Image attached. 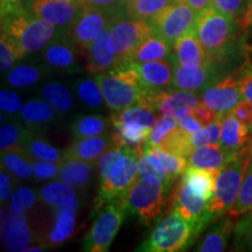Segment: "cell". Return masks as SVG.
I'll return each mask as SVG.
<instances>
[{
  "label": "cell",
  "mask_w": 252,
  "mask_h": 252,
  "mask_svg": "<svg viewBox=\"0 0 252 252\" xmlns=\"http://www.w3.org/2000/svg\"><path fill=\"white\" fill-rule=\"evenodd\" d=\"M99 189L94 200V212L108 202L122 200L139 178L138 156L126 147H111L97 160Z\"/></svg>",
  "instance_id": "6da1fadb"
},
{
  "label": "cell",
  "mask_w": 252,
  "mask_h": 252,
  "mask_svg": "<svg viewBox=\"0 0 252 252\" xmlns=\"http://www.w3.org/2000/svg\"><path fill=\"white\" fill-rule=\"evenodd\" d=\"M1 32L13 40L23 56L45 49L60 36L59 27L25 8L1 17Z\"/></svg>",
  "instance_id": "7a4b0ae2"
},
{
  "label": "cell",
  "mask_w": 252,
  "mask_h": 252,
  "mask_svg": "<svg viewBox=\"0 0 252 252\" xmlns=\"http://www.w3.org/2000/svg\"><path fill=\"white\" fill-rule=\"evenodd\" d=\"M94 77L102 87L105 105L112 112L122 111L140 103L150 94V91L145 89L139 74L130 62Z\"/></svg>",
  "instance_id": "3957f363"
},
{
  "label": "cell",
  "mask_w": 252,
  "mask_h": 252,
  "mask_svg": "<svg viewBox=\"0 0 252 252\" xmlns=\"http://www.w3.org/2000/svg\"><path fill=\"white\" fill-rule=\"evenodd\" d=\"M252 156V141L236 154L231 161L220 169L216 179L215 194L209 201V212L214 219L229 213L237 200L249 161Z\"/></svg>",
  "instance_id": "277c9868"
},
{
  "label": "cell",
  "mask_w": 252,
  "mask_h": 252,
  "mask_svg": "<svg viewBox=\"0 0 252 252\" xmlns=\"http://www.w3.org/2000/svg\"><path fill=\"white\" fill-rule=\"evenodd\" d=\"M200 234L194 223L184 219L176 210L163 217L138 251L176 252L185 250Z\"/></svg>",
  "instance_id": "5b68a950"
},
{
  "label": "cell",
  "mask_w": 252,
  "mask_h": 252,
  "mask_svg": "<svg viewBox=\"0 0 252 252\" xmlns=\"http://www.w3.org/2000/svg\"><path fill=\"white\" fill-rule=\"evenodd\" d=\"M194 32L212 62L224 54L236 33V19L213 6L198 13Z\"/></svg>",
  "instance_id": "8992f818"
},
{
  "label": "cell",
  "mask_w": 252,
  "mask_h": 252,
  "mask_svg": "<svg viewBox=\"0 0 252 252\" xmlns=\"http://www.w3.org/2000/svg\"><path fill=\"white\" fill-rule=\"evenodd\" d=\"M169 189L171 187L152 184L139 176L122 198V202L127 212L137 215L145 224H150L162 213Z\"/></svg>",
  "instance_id": "52a82bcc"
},
{
  "label": "cell",
  "mask_w": 252,
  "mask_h": 252,
  "mask_svg": "<svg viewBox=\"0 0 252 252\" xmlns=\"http://www.w3.org/2000/svg\"><path fill=\"white\" fill-rule=\"evenodd\" d=\"M99 210L96 220L86 237H84L83 250L89 252H105L110 250L119 229L125 220L127 210L122 200L108 202Z\"/></svg>",
  "instance_id": "ba28073f"
},
{
  "label": "cell",
  "mask_w": 252,
  "mask_h": 252,
  "mask_svg": "<svg viewBox=\"0 0 252 252\" xmlns=\"http://www.w3.org/2000/svg\"><path fill=\"white\" fill-rule=\"evenodd\" d=\"M154 33L149 21L121 15L110 28V43L119 61L126 64L135 49Z\"/></svg>",
  "instance_id": "9c48e42d"
},
{
  "label": "cell",
  "mask_w": 252,
  "mask_h": 252,
  "mask_svg": "<svg viewBox=\"0 0 252 252\" xmlns=\"http://www.w3.org/2000/svg\"><path fill=\"white\" fill-rule=\"evenodd\" d=\"M119 11H109L99 8H84L71 25L65 28L64 34L69 40L84 50L98 37L104 31L112 26L121 17Z\"/></svg>",
  "instance_id": "30bf717a"
},
{
  "label": "cell",
  "mask_w": 252,
  "mask_h": 252,
  "mask_svg": "<svg viewBox=\"0 0 252 252\" xmlns=\"http://www.w3.org/2000/svg\"><path fill=\"white\" fill-rule=\"evenodd\" d=\"M197 15L198 13L188 5L174 1L149 20V23L157 34L174 46L180 37L194 31Z\"/></svg>",
  "instance_id": "8fae6325"
},
{
  "label": "cell",
  "mask_w": 252,
  "mask_h": 252,
  "mask_svg": "<svg viewBox=\"0 0 252 252\" xmlns=\"http://www.w3.org/2000/svg\"><path fill=\"white\" fill-rule=\"evenodd\" d=\"M167 202L169 203L167 213L176 210L184 219L194 223L200 231L210 220H214L209 212V201L194 193L193 189L182 178L175 185L171 195L167 198Z\"/></svg>",
  "instance_id": "7c38bea8"
},
{
  "label": "cell",
  "mask_w": 252,
  "mask_h": 252,
  "mask_svg": "<svg viewBox=\"0 0 252 252\" xmlns=\"http://www.w3.org/2000/svg\"><path fill=\"white\" fill-rule=\"evenodd\" d=\"M84 7L78 0H31L27 11L59 28H67Z\"/></svg>",
  "instance_id": "4fadbf2b"
},
{
  "label": "cell",
  "mask_w": 252,
  "mask_h": 252,
  "mask_svg": "<svg viewBox=\"0 0 252 252\" xmlns=\"http://www.w3.org/2000/svg\"><path fill=\"white\" fill-rule=\"evenodd\" d=\"M36 239L25 213L15 212L11 207L1 212V241L6 250L24 251Z\"/></svg>",
  "instance_id": "5bb4252c"
},
{
  "label": "cell",
  "mask_w": 252,
  "mask_h": 252,
  "mask_svg": "<svg viewBox=\"0 0 252 252\" xmlns=\"http://www.w3.org/2000/svg\"><path fill=\"white\" fill-rule=\"evenodd\" d=\"M242 99L244 98L238 80L234 76L215 82L201 94V102L222 116L231 111Z\"/></svg>",
  "instance_id": "9a60e30c"
},
{
  "label": "cell",
  "mask_w": 252,
  "mask_h": 252,
  "mask_svg": "<svg viewBox=\"0 0 252 252\" xmlns=\"http://www.w3.org/2000/svg\"><path fill=\"white\" fill-rule=\"evenodd\" d=\"M131 63V62H130ZM174 55L169 59L145 63H131L139 74L145 89L152 94L161 93L173 88V76L176 67Z\"/></svg>",
  "instance_id": "2e32d148"
},
{
  "label": "cell",
  "mask_w": 252,
  "mask_h": 252,
  "mask_svg": "<svg viewBox=\"0 0 252 252\" xmlns=\"http://www.w3.org/2000/svg\"><path fill=\"white\" fill-rule=\"evenodd\" d=\"M110 28L111 27L104 31L87 49H84L87 70L90 74L98 75L124 65L116 56L110 43Z\"/></svg>",
  "instance_id": "e0dca14e"
},
{
  "label": "cell",
  "mask_w": 252,
  "mask_h": 252,
  "mask_svg": "<svg viewBox=\"0 0 252 252\" xmlns=\"http://www.w3.org/2000/svg\"><path fill=\"white\" fill-rule=\"evenodd\" d=\"M77 47L63 34L53 40L43 49L42 60L52 70L61 72H76L80 69L76 55Z\"/></svg>",
  "instance_id": "ac0fdd59"
},
{
  "label": "cell",
  "mask_w": 252,
  "mask_h": 252,
  "mask_svg": "<svg viewBox=\"0 0 252 252\" xmlns=\"http://www.w3.org/2000/svg\"><path fill=\"white\" fill-rule=\"evenodd\" d=\"M153 103L161 115L172 116L175 118L190 115L201 104L196 93L185 90L158 93L154 94Z\"/></svg>",
  "instance_id": "d6986e66"
},
{
  "label": "cell",
  "mask_w": 252,
  "mask_h": 252,
  "mask_svg": "<svg viewBox=\"0 0 252 252\" xmlns=\"http://www.w3.org/2000/svg\"><path fill=\"white\" fill-rule=\"evenodd\" d=\"M216 78V68H214L213 63H206L194 68L184 67L176 63L173 76V88L175 90L198 93L206 90L208 87L217 82Z\"/></svg>",
  "instance_id": "ffe728a7"
},
{
  "label": "cell",
  "mask_w": 252,
  "mask_h": 252,
  "mask_svg": "<svg viewBox=\"0 0 252 252\" xmlns=\"http://www.w3.org/2000/svg\"><path fill=\"white\" fill-rule=\"evenodd\" d=\"M220 144H209L193 147L187 157L188 166L203 169H220L236 157Z\"/></svg>",
  "instance_id": "44dd1931"
},
{
  "label": "cell",
  "mask_w": 252,
  "mask_h": 252,
  "mask_svg": "<svg viewBox=\"0 0 252 252\" xmlns=\"http://www.w3.org/2000/svg\"><path fill=\"white\" fill-rule=\"evenodd\" d=\"M173 53L178 64L184 67L194 68L213 63L208 58L207 53L204 52L202 45L198 41L194 31L180 37L173 46Z\"/></svg>",
  "instance_id": "7402d4cb"
},
{
  "label": "cell",
  "mask_w": 252,
  "mask_h": 252,
  "mask_svg": "<svg viewBox=\"0 0 252 252\" xmlns=\"http://www.w3.org/2000/svg\"><path fill=\"white\" fill-rule=\"evenodd\" d=\"M111 147H115L111 137L108 138L104 135H96V137L77 138L64 151V157L94 162L106 150L111 149Z\"/></svg>",
  "instance_id": "603a6c76"
},
{
  "label": "cell",
  "mask_w": 252,
  "mask_h": 252,
  "mask_svg": "<svg viewBox=\"0 0 252 252\" xmlns=\"http://www.w3.org/2000/svg\"><path fill=\"white\" fill-rule=\"evenodd\" d=\"M251 140L250 127L243 124L230 111L222 118L220 145L229 152L238 153Z\"/></svg>",
  "instance_id": "cb8c5ba5"
},
{
  "label": "cell",
  "mask_w": 252,
  "mask_h": 252,
  "mask_svg": "<svg viewBox=\"0 0 252 252\" xmlns=\"http://www.w3.org/2000/svg\"><path fill=\"white\" fill-rule=\"evenodd\" d=\"M77 210L78 202L54 210V224L47 237V242L50 247L64 243L71 237L76 228Z\"/></svg>",
  "instance_id": "d4e9b609"
},
{
  "label": "cell",
  "mask_w": 252,
  "mask_h": 252,
  "mask_svg": "<svg viewBox=\"0 0 252 252\" xmlns=\"http://www.w3.org/2000/svg\"><path fill=\"white\" fill-rule=\"evenodd\" d=\"M156 106L150 100H143V102L134 104V105L126 108L122 111L112 112L111 122L115 124H132L143 126L146 128H152L154 123L157 122Z\"/></svg>",
  "instance_id": "484cf974"
},
{
  "label": "cell",
  "mask_w": 252,
  "mask_h": 252,
  "mask_svg": "<svg viewBox=\"0 0 252 252\" xmlns=\"http://www.w3.org/2000/svg\"><path fill=\"white\" fill-rule=\"evenodd\" d=\"M20 115L27 128H30L32 132H36L52 124L59 113L47 100L42 98L32 99L25 104Z\"/></svg>",
  "instance_id": "4316f807"
},
{
  "label": "cell",
  "mask_w": 252,
  "mask_h": 252,
  "mask_svg": "<svg viewBox=\"0 0 252 252\" xmlns=\"http://www.w3.org/2000/svg\"><path fill=\"white\" fill-rule=\"evenodd\" d=\"M60 165L59 180L67 182L76 189H84L89 186L94 174V162L75 158H64Z\"/></svg>",
  "instance_id": "83f0119b"
},
{
  "label": "cell",
  "mask_w": 252,
  "mask_h": 252,
  "mask_svg": "<svg viewBox=\"0 0 252 252\" xmlns=\"http://www.w3.org/2000/svg\"><path fill=\"white\" fill-rule=\"evenodd\" d=\"M39 200L52 210L78 202L76 188L64 181L49 182L40 188Z\"/></svg>",
  "instance_id": "f1b7e54d"
},
{
  "label": "cell",
  "mask_w": 252,
  "mask_h": 252,
  "mask_svg": "<svg viewBox=\"0 0 252 252\" xmlns=\"http://www.w3.org/2000/svg\"><path fill=\"white\" fill-rule=\"evenodd\" d=\"M172 49L173 46L168 41L160 36L159 34L154 33L135 49L128 62L145 63L169 59L174 55V53H172Z\"/></svg>",
  "instance_id": "f546056e"
},
{
  "label": "cell",
  "mask_w": 252,
  "mask_h": 252,
  "mask_svg": "<svg viewBox=\"0 0 252 252\" xmlns=\"http://www.w3.org/2000/svg\"><path fill=\"white\" fill-rule=\"evenodd\" d=\"M219 173V169H203L188 166L181 178L193 189L194 193L210 201L215 194L216 179Z\"/></svg>",
  "instance_id": "4dcf8cb0"
},
{
  "label": "cell",
  "mask_w": 252,
  "mask_h": 252,
  "mask_svg": "<svg viewBox=\"0 0 252 252\" xmlns=\"http://www.w3.org/2000/svg\"><path fill=\"white\" fill-rule=\"evenodd\" d=\"M138 156V167H139V176L145 180L157 185H165L172 187V180L169 179L165 166L156 156L146 150V146L134 151Z\"/></svg>",
  "instance_id": "1f68e13d"
},
{
  "label": "cell",
  "mask_w": 252,
  "mask_h": 252,
  "mask_svg": "<svg viewBox=\"0 0 252 252\" xmlns=\"http://www.w3.org/2000/svg\"><path fill=\"white\" fill-rule=\"evenodd\" d=\"M23 151L33 160H43V161H53L61 163L64 160V152L56 149L45 138L30 132L25 140Z\"/></svg>",
  "instance_id": "d6a6232c"
},
{
  "label": "cell",
  "mask_w": 252,
  "mask_h": 252,
  "mask_svg": "<svg viewBox=\"0 0 252 252\" xmlns=\"http://www.w3.org/2000/svg\"><path fill=\"white\" fill-rule=\"evenodd\" d=\"M41 97L56 110L59 115H67L75 108L74 94L68 87L59 82H50L40 90Z\"/></svg>",
  "instance_id": "836d02e7"
},
{
  "label": "cell",
  "mask_w": 252,
  "mask_h": 252,
  "mask_svg": "<svg viewBox=\"0 0 252 252\" xmlns=\"http://www.w3.org/2000/svg\"><path fill=\"white\" fill-rule=\"evenodd\" d=\"M174 1L175 0H133L130 4L123 6L121 13L122 17L149 21Z\"/></svg>",
  "instance_id": "e575fe53"
},
{
  "label": "cell",
  "mask_w": 252,
  "mask_h": 252,
  "mask_svg": "<svg viewBox=\"0 0 252 252\" xmlns=\"http://www.w3.org/2000/svg\"><path fill=\"white\" fill-rule=\"evenodd\" d=\"M234 226V219L229 217L228 220H223L220 222L212 231L208 234L201 244L198 245L196 251L201 252H222L225 250Z\"/></svg>",
  "instance_id": "d590c367"
},
{
  "label": "cell",
  "mask_w": 252,
  "mask_h": 252,
  "mask_svg": "<svg viewBox=\"0 0 252 252\" xmlns=\"http://www.w3.org/2000/svg\"><path fill=\"white\" fill-rule=\"evenodd\" d=\"M1 167L20 180H28L33 175V159L24 151L1 152Z\"/></svg>",
  "instance_id": "8d00e7d4"
},
{
  "label": "cell",
  "mask_w": 252,
  "mask_h": 252,
  "mask_svg": "<svg viewBox=\"0 0 252 252\" xmlns=\"http://www.w3.org/2000/svg\"><path fill=\"white\" fill-rule=\"evenodd\" d=\"M109 127V121L100 115H82L71 123V132L75 138L103 135Z\"/></svg>",
  "instance_id": "74e56055"
},
{
  "label": "cell",
  "mask_w": 252,
  "mask_h": 252,
  "mask_svg": "<svg viewBox=\"0 0 252 252\" xmlns=\"http://www.w3.org/2000/svg\"><path fill=\"white\" fill-rule=\"evenodd\" d=\"M180 128L178 118L162 115L154 123L147 146L162 147L163 149L167 144L171 143L173 138L180 131Z\"/></svg>",
  "instance_id": "f35d334b"
},
{
  "label": "cell",
  "mask_w": 252,
  "mask_h": 252,
  "mask_svg": "<svg viewBox=\"0 0 252 252\" xmlns=\"http://www.w3.org/2000/svg\"><path fill=\"white\" fill-rule=\"evenodd\" d=\"M74 91L77 98L89 108H102L105 104L102 87L97 78H82L74 84Z\"/></svg>",
  "instance_id": "ab89813d"
},
{
  "label": "cell",
  "mask_w": 252,
  "mask_h": 252,
  "mask_svg": "<svg viewBox=\"0 0 252 252\" xmlns=\"http://www.w3.org/2000/svg\"><path fill=\"white\" fill-rule=\"evenodd\" d=\"M146 150L153 156H156L162 165L165 166L167 174H168L169 179L172 182L175 180L179 176H182L186 169L188 167V160L187 158L180 154L167 151L162 147H153V146H146Z\"/></svg>",
  "instance_id": "60d3db41"
},
{
  "label": "cell",
  "mask_w": 252,
  "mask_h": 252,
  "mask_svg": "<svg viewBox=\"0 0 252 252\" xmlns=\"http://www.w3.org/2000/svg\"><path fill=\"white\" fill-rule=\"evenodd\" d=\"M252 213V156L245 172L243 184L239 190L238 197L229 210V217L237 220L241 216Z\"/></svg>",
  "instance_id": "b9f144b4"
},
{
  "label": "cell",
  "mask_w": 252,
  "mask_h": 252,
  "mask_svg": "<svg viewBox=\"0 0 252 252\" xmlns=\"http://www.w3.org/2000/svg\"><path fill=\"white\" fill-rule=\"evenodd\" d=\"M30 128H25L14 123L2 124L0 128V149L5 151H23L25 140L30 134Z\"/></svg>",
  "instance_id": "7bdbcfd3"
},
{
  "label": "cell",
  "mask_w": 252,
  "mask_h": 252,
  "mask_svg": "<svg viewBox=\"0 0 252 252\" xmlns=\"http://www.w3.org/2000/svg\"><path fill=\"white\" fill-rule=\"evenodd\" d=\"M42 77V70L36 65L20 64L6 75V83L13 88H28L36 84Z\"/></svg>",
  "instance_id": "ee69618b"
},
{
  "label": "cell",
  "mask_w": 252,
  "mask_h": 252,
  "mask_svg": "<svg viewBox=\"0 0 252 252\" xmlns=\"http://www.w3.org/2000/svg\"><path fill=\"white\" fill-rule=\"evenodd\" d=\"M23 58V54L15 46L13 40L4 32H1V37H0V70L1 72H8L13 68L17 60Z\"/></svg>",
  "instance_id": "f6af8a7d"
},
{
  "label": "cell",
  "mask_w": 252,
  "mask_h": 252,
  "mask_svg": "<svg viewBox=\"0 0 252 252\" xmlns=\"http://www.w3.org/2000/svg\"><path fill=\"white\" fill-rule=\"evenodd\" d=\"M223 118V117H222ZM222 118L203 126L200 130L190 134V143L193 147L202 146L209 144H220L222 134Z\"/></svg>",
  "instance_id": "bcb514c9"
},
{
  "label": "cell",
  "mask_w": 252,
  "mask_h": 252,
  "mask_svg": "<svg viewBox=\"0 0 252 252\" xmlns=\"http://www.w3.org/2000/svg\"><path fill=\"white\" fill-rule=\"evenodd\" d=\"M37 198H39V194H36L34 189L27 186H21L12 195L9 207L18 213H27L34 207Z\"/></svg>",
  "instance_id": "7dc6e473"
},
{
  "label": "cell",
  "mask_w": 252,
  "mask_h": 252,
  "mask_svg": "<svg viewBox=\"0 0 252 252\" xmlns=\"http://www.w3.org/2000/svg\"><path fill=\"white\" fill-rule=\"evenodd\" d=\"M235 225V242L237 248L252 251V214H247Z\"/></svg>",
  "instance_id": "c3c4849f"
},
{
  "label": "cell",
  "mask_w": 252,
  "mask_h": 252,
  "mask_svg": "<svg viewBox=\"0 0 252 252\" xmlns=\"http://www.w3.org/2000/svg\"><path fill=\"white\" fill-rule=\"evenodd\" d=\"M60 162L33 160V176L39 181H49L59 179Z\"/></svg>",
  "instance_id": "681fc988"
},
{
  "label": "cell",
  "mask_w": 252,
  "mask_h": 252,
  "mask_svg": "<svg viewBox=\"0 0 252 252\" xmlns=\"http://www.w3.org/2000/svg\"><path fill=\"white\" fill-rule=\"evenodd\" d=\"M24 102L21 97L14 91L2 89L0 91V108L1 111L7 113V115L14 116L21 113L24 109Z\"/></svg>",
  "instance_id": "f907efd6"
},
{
  "label": "cell",
  "mask_w": 252,
  "mask_h": 252,
  "mask_svg": "<svg viewBox=\"0 0 252 252\" xmlns=\"http://www.w3.org/2000/svg\"><path fill=\"white\" fill-rule=\"evenodd\" d=\"M213 7L229 17L237 19L243 8V0H213Z\"/></svg>",
  "instance_id": "816d5d0a"
},
{
  "label": "cell",
  "mask_w": 252,
  "mask_h": 252,
  "mask_svg": "<svg viewBox=\"0 0 252 252\" xmlns=\"http://www.w3.org/2000/svg\"><path fill=\"white\" fill-rule=\"evenodd\" d=\"M239 88L244 99H249L252 102V64L248 63L242 68L239 76L237 77Z\"/></svg>",
  "instance_id": "f5cc1de1"
},
{
  "label": "cell",
  "mask_w": 252,
  "mask_h": 252,
  "mask_svg": "<svg viewBox=\"0 0 252 252\" xmlns=\"http://www.w3.org/2000/svg\"><path fill=\"white\" fill-rule=\"evenodd\" d=\"M193 115L195 116V118L197 119L198 122L201 123L202 126H207L212 123L219 121L223 117L222 115H220L219 112H216L215 110H213L212 108L206 105V104L201 102L200 105L195 109V111L193 112Z\"/></svg>",
  "instance_id": "db71d44e"
},
{
  "label": "cell",
  "mask_w": 252,
  "mask_h": 252,
  "mask_svg": "<svg viewBox=\"0 0 252 252\" xmlns=\"http://www.w3.org/2000/svg\"><path fill=\"white\" fill-rule=\"evenodd\" d=\"M232 115L239 119L243 124L252 128V102L249 99H242L234 109L231 110Z\"/></svg>",
  "instance_id": "11a10c76"
},
{
  "label": "cell",
  "mask_w": 252,
  "mask_h": 252,
  "mask_svg": "<svg viewBox=\"0 0 252 252\" xmlns=\"http://www.w3.org/2000/svg\"><path fill=\"white\" fill-rule=\"evenodd\" d=\"M78 1L84 8H99L119 12L122 8V0H78Z\"/></svg>",
  "instance_id": "9f6ffc18"
},
{
  "label": "cell",
  "mask_w": 252,
  "mask_h": 252,
  "mask_svg": "<svg viewBox=\"0 0 252 252\" xmlns=\"http://www.w3.org/2000/svg\"><path fill=\"white\" fill-rule=\"evenodd\" d=\"M12 176L7 169L2 168L0 172V200L1 202H7L9 197H12V188H13V184H12Z\"/></svg>",
  "instance_id": "6f0895ef"
},
{
  "label": "cell",
  "mask_w": 252,
  "mask_h": 252,
  "mask_svg": "<svg viewBox=\"0 0 252 252\" xmlns=\"http://www.w3.org/2000/svg\"><path fill=\"white\" fill-rule=\"evenodd\" d=\"M178 122H179V125H180V127L182 128V130L186 131L189 134L194 133V132L200 130L201 127H203V126L201 125V123L198 122L196 118H195V116L193 115V113H190V115L182 116V117H179Z\"/></svg>",
  "instance_id": "680465c9"
},
{
  "label": "cell",
  "mask_w": 252,
  "mask_h": 252,
  "mask_svg": "<svg viewBox=\"0 0 252 252\" xmlns=\"http://www.w3.org/2000/svg\"><path fill=\"white\" fill-rule=\"evenodd\" d=\"M175 1H180L188 5L196 13H201V12L206 11V9L213 6V0H175Z\"/></svg>",
  "instance_id": "91938a15"
},
{
  "label": "cell",
  "mask_w": 252,
  "mask_h": 252,
  "mask_svg": "<svg viewBox=\"0 0 252 252\" xmlns=\"http://www.w3.org/2000/svg\"><path fill=\"white\" fill-rule=\"evenodd\" d=\"M0 5H1L0 6L1 7V17L24 8L21 6V0H0Z\"/></svg>",
  "instance_id": "94428289"
},
{
  "label": "cell",
  "mask_w": 252,
  "mask_h": 252,
  "mask_svg": "<svg viewBox=\"0 0 252 252\" xmlns=\"http://www.w3.org/2000/svg\"><path fill=\"white\" fill-rule=\"evenodd\" d=\"M244 24H245V26H247L248 30H250L252 32V0L249 1L248 11H247V14H245Z\"/></svg>",
  "instance_id": "6125c7cd"
},
{
  "label": "cell",
  "mask_w": 252,
  "mask_h": 252,
  "mask_svg": "<svg viewBox=\"0 0 252 252\" xmlns=\"http://www.w3.org/2000/svg\"><path fill=\"white\" fill-rule=\"evenodd\" d=\"M50 245L49 244H46V245H31V247H28L25 249V252H42L47 250V248H49Z\"/></svg>",
  "instance_id": "be15d7a7"
},
{
  "label": "cell",
  "mask_w": 252,
  "mask_h": 252,
  "mask_svg": "<svg viewBox=\"0 0 252 252\" xmlns=\"http://www.w3.org/2000/svg\"><path fill=\"white\" fill-rule=\"evenodd\" d=\"M131 1H133V0H122V7H123V6H125V5L130 4ZM121 9H122V8H121Z\"/></svg>",
  "instance_id": "e7e4bbea"
},
{
  "label": "cell",
  "mask_w": 252,
  "mask_h": 252,
  "mask_svg": "<svg viewBox=\"0 0 252 252\" xmlns=\"http://www.w3.org/2000/svg\"><path fill=\"white\" fill-rule=\"evenodd\" d=\"M251 214H252V213H251Z\"/></svg>",
  "instance_id": "03108f58"
}]
</instances>
